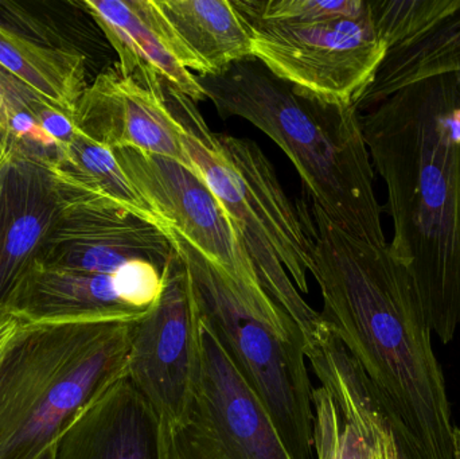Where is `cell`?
<instances>
[{
  "instance_id": "1",
  "label": "cell",
  "mask_w": 460,
  "mask_h": 459,
  "mask_svg": "<svg viewBox=\"0 0 460 459\" xmlns=\"http://www.w3.org/2000/svg\"><path fill=\"white\" fill-rule=\"evenodd\" d=\"M311 275L321 315L427 459H453L454 428L442 368L418 286L389 242L373 245L332 223L313 204Z\"/></svg>"
},
{
  "instance_id": "2",
  "label": "cell",
  "mask_w": 460,
  "mask_h": 459,
  "mask_svg": "<svg viewBox=\"0 0 460 459\" xmlns=\"http://www.w3.org/2000/svg\"><path fill=\"white\" fill-rule=\"evenodd\" d=\"M388 191L392 251L418 286L432 333L460 326V75L411 84L361 115Z\"/></svg>"
},
{
  "instance_id": "3",
  "label": "cell",
  "mask_w": 460,
  "mask_h": 459,
  "mask_svg": "<svg viewBox=\"0 0 460 459\" xmlns=\"http://www.w3.org/2000/svg\"><path fill=\"white\" fill-rule=\"evenodd\" d=\"M197 78L221 118L249 121L283 150L313 204L334 225L373 245L388 243L361 113L353 102L302 91L256 58Z\"/></svg>"
},
{
  "instance_id": "4",
  "label": "cell",
  "mask_w": 460,
  "mask_h": 459,
  "mask_svg": "<svg viewBox=\"0 0 460 459\" xmlns=\"http://www.w3.org/2000/svg\"><path fill=\"white\" fill-rule=\"evenodd\" d=\"M164 92L194 172L226 209L262 290L296 323L307 349L326 325L300 296L313 269V216L302 202L292 204L256 143L210 131L196 102L170 86Z\"/></svg>"
},
{
  "instance_id": "5",
  "label": "cell",
  "mask_w": 460,
  "mask_h": 459,
  "mask_svg": "<svg viewBox=\"0 0 460 459\" xmlns=\"http://www.w3.org/2000/svg\"><path fill=\"white\" fill-rule=\"evenodd\" d=\"M137 321L22 322L0 357V459H40L128 376Z\"/></svg>"
},
{
  "instance_id": "6",
  "label": "cell",
  "mask_w": 460,
  "mask_h": 459,
  "mask_svg": "<svg viewBox=\"0 0 460 459\" xmlns=\"http://www.w3.org/2000/svg\"><path fill=\"white\" fill-rule=\"evenodd\" d=\"M182 259L202 326L215 337L275 423L292 459L313 458V388L305 340L270 298L166 228Z\"/></svg>"
},
{
  "instance_id": "7",
  "label": "cell",
  "mask_w": 460,
  "mask_h": 459,
  "mask_svg": "<svg viewBox=\"0 0 460 459\" xmlns=\"http://www.w3.org/2000/svg\"><path fill=\"white\" fill-rule=\"evenodd\" d=\"M245 21L253 58L276 77L334 102L356 104L388 51L369 7L358 18Z\"/></svg>"
},
{
  "instance_id": "8",
  "label": "cell",
  "mask_w": 460,
  "mask_h": 459,
  "mask_svg": "<svg viewBox=\"0 0 460 459\" xmlns=\"http://www.w3.org/2000/svg\"><path fill=\"white\" fill-rule=\"evenodd\" d=\"M201 366L202 323L188 269L175 253L161 296L135 322L128 379L174 431L193 403Z\"/></svg>"
},
{
  "instance_id": "9",
  "label": "cell",
  "mask_w": 460,
  "mask_h": 459,
  "mask_svg": "<svg viewBox=\"0 0 460 459\" xmlns=\"http://www.w3.org/2000/svg\"><path fill=\"white\" fill-rule=\"evenodd\" d=\"M172 445L175 459H292L267 410L204 326L199 388Z\"/></svg>"
},
{
  "instance_id": "10",
  "label": "cell",
  "mask_w": 460,
  "mask_h": 459,
  "mask_svg": "<svg viewBox=\"0 0 460 459\" xmlns=\"http://www.w3.org/2000/svg\"><path fill=\"white\" fill-rule=\"evenodd\" d=\"M53 172L61 213L37 263L112 275L129 261L147 260L166 271L177 253L166 229Z\"/></svg>"
},
{
  "instance_id": "11",
  "label": "cell",
  "mask_w": 460,
  "mask_h": 459,
  "mask_svg": "<svg viewBox=\"0 0 460 459\" xmlns=\"http://www.w3.org/2000/svg\"><path fill=\"white\" fill-rule=\"evenodd\" d=\"M115 151L127 177L164 224L223 266L241 285L267 296L241 248L229 216L191 167L132 148Z\"/></svg>"
},
{
  "instance_id": "12",
  "label": "cell",
  "mask_w": 460,
  "mask_h": 459,
  "mask_svg": "<svg viewBox=\"0 0 460 459\" xmlns=\"http://www.w3.org/2000/svg\"><path fill=\"white\" fill-rule=\"evenodd\" d=\"M75 123L89 139L105 147L166 156L193 169L164 92L121 75L118 65L102 70L89 84L75 107Z\"/></svg>"
},
{
  "instance_id": "13",
  "label": "cell",
  "mask_w": 460,
  "mask_h": 459,
  "mask_svg": "<svg viewBox=\"0 0 460 459\" xmlns=\"http://www.w3.org/2000/svg\"><path fill=\"white\" fill-rule=\"evenodd\" d=\"M75 4L115 49L121 75L159 93L166 85L193 102L207 99L194 75H202V67L177 40L155 0H81Z\"/></svg>"
},
{
  "instance_id": "14",
  "label": "cell",
  "mask_w": 460,
  "mask_h": 459,
  "mask_svg": "<svg viewBox=\"0 0 460 459\" xmlns=\"http://www.w3.org/2000/svg\"><path fill=\"white\" fill-rule=\"evenodd\" d=\"M53 459H175L172 430L126 376L70 423Z\"/></svg>"
},
{
  "instance_id": "15",
  "label": "cell",
  "mask_w": 460,
  "mask_h": 459,
  "mask_svg": "<svg viewBox=\"0 0 460 459\" xmlns=\"http://www.w3.org/2000/svg\"><path fill=\"white\" fill-rule=\"evenodd\" d=\"M61 207L51 167L27 156H5L0 166V307L40 260Z\"/></svg>"
},
{
  "instance_id": "16",
  "label": "cell",
  "mask_w": 460,
  "mask_h": 459,
  "mask_svg": "<svg viewBox=\"0 0 460 459\" xmlns=\"http://www.w3.org/2000/svg\"><path fill=\"white\" fill-rule=\"evenodd\" d=\"M26 322L134 321L146 313L124 304L112 275L73 271L35 263L7 305Z\"/></svg>"
},
{
  "instance_id": "17",
  "label": "cell",
  "mask_w": 460,
  "mask_h": 459,
  "mask_svg": "<svg viewBox=\"0 0 460 459\" xmlns=\"http://www.w3.org/2000/svg\"><path fill=\"white\" fill-rule=\"evenodd\" d=\"M77 127L66 110L0 66V147L46 166L58 164Z\"/></svg>"
},
{
  "instance_id": "18",
  "label": "cell",
  "mask_w": 460,
  "mask_h": 459,
  "mask_svg": "<svg viewBox=\"0 0 460 459\" xmlns=\"http://www.w3.org/2000/svg\"><path fill=\"white\" fill-rule=\"evenodd\" d=\"M183 49L202 75L226 72L253 58L251 30L233 0H155Z\"/></svg>"
},
{
  "instance_id": "19",
  "label": "cell",
  "mask_w": 460,
  "mask_h": 459,
  "mask_svg": "<svg viewBox=\"0 0 460 459\" xmlns=\"http://www.w3.org/2000/svg\"><path fill=\"white\" fill-rule=\"evenodd\" d=\"M451 73L460 75V0L431 29L386 51L372 83L357 100V110L367 112L411 84Z\"/></svg>"
},
{
  "instance_id": "20",
  "label": "cell",
  "mask_w": 460,
  "mask_h": 459,
  "mask_svg": "<svg viewBox=\"0 0 460 459\" xmlns=\"http://www.w3.org/2000/svg\"><path fill=\"white\" fill-rule=\"evenodd\" d=\"M0 66L75 118L89 83L85 56L78 49H57L0 27Z\"/></svg>"
},
{
  "instance_id": "21",
  "label": "cell",
  "mask_w": 460,
  "mask_h": 459,
  "mask_svg": "<svg viewBox=\"0 0 460 459\" xmlns=\"http://www.w3.org/2000/svg\"><path fill=\"white\" fill-rule=\"evenodd\" d=\"M54 172L77 185L96 191L124 209L164 228L153 207L135 189L112 148L89 139L77 128Z\"/></svg>"
},
{
  "instance_id": "22",
  "label": "cell",
  "mask_w": 460,
  "mask_h": 459,
  "mask_svg": "<svg viewBox=\"0 0 460 459\" xmlns=\"http://www.w3.org/2000/svg\"><path fill=\"white\" fill-rule=\"evenodd\" d=\"M313 446L318 459H377L378 436L370 439L322 385L313 391Z\"/></svg>"
},
{
  "instance_id": "23",
  "label": "cell",
  "mask_w": 460,
  "mask_h": 459,
  "mask_svg": "<svg viewBox=\"0 0 460 459\" xmlns=\"http://www.w3.org/2000/svg\"><path fill=\"white\" fill-rule=\"evenodd\" d=\"M373 26L386 48L408 42L450 15L459 0H367Z\"/></svg>"
},
{
  "instance_id": "24",
  "label": "cell",
  "mask_w": 460,
  "mask_h": 459,
  "mask_svg": "<svg viewBox=\"0 0 460 459\" xmlns=\"http://www.w3.org/2000/svg\"><path fill=\"white\" fill-rule=\"evenodd\" d=\"M245 18L257 21L295 22L358 18L367 11V0H233Z\"/></svg>"
},
{
  "instance_id": "25",
  "label": "cell",
  "mask_w": 460,
  "mask_h": 459,
  "mask_svg": "<svg viewBox=\"0 0 460 459\" xmlns=\"http://www.w3.org/2000/svg\"><path fill=\"white\" fill-rule=\"evenodd\" d=\"M31 3L0 2V27L26 40L57 49H75L59 32L48 11L35 10Z\"/></svg>"
},
{
  "instance_id": "26",
  "label": "cell",
  "mask_w": 460,
  "mask_h": 459,
  "mask_svg": "<svg viewBox=\"0 0 460 459\" xmlns=\"http://www.w3.org/2000/svg\"><path fill=\"white\" fill-rule=\"evenodd\" d=\"M164 272L151 261L132 260L118 269L113 278L124 304L147 313L164 290Z\"/></svg>"
},
{
  "instance_id": "27",
  "label": "cell",
  "mask_w": 460,
  "mask_h": 459,
  "mask_svg": "<svg viewBox=\"0 0 460 459\" xmlns=\"http://www.w3.org/2000/svg\"><path fill=\"white\" fill-rule=\"evenodd\" d=\"M389 452L392 459H427L421 453L418 442L405 428L396 412L388 406Z\"/></svg>"
},
{
  "instance_id": "28",
  "label": "cell",
  "mask_w": 460,
  "mask_h": 459,
  "mask_svg": "<svg viewBox=\"0 0 460 459\" xmlns=\"http://www.w3.org/2000/svg\"><path fill=\"white\" fill-rule=\"evenodd\" d=\"M23 320L8 306L0 307V357L7 349L13 337L18 331Z\"/></svg>"
},
{
  "instance_id": "29",
  "label": "cell",
  "mask_w": 460,
  "mask_h": 459,
  "mask_svg": "<svg viewBox=\"0 0 460 459\" xmlns=\"http://www.w3.org/2000/svg\"><path fill=\"white\" fill-rule=\"evenodd\" d=\"M389 419H388V410H386V419L384 423L383 428H381L380 436L377 439V455L378 459H392L391 452H389Z\"/></svg>"
},
{
  "instance_id": "30",
  "label": "cell",
  "mask_w": 460,
  "mask_h": 459,
  "mask_svg": "<svg viewBox=\"0 0 460 459\" xmlns=\"http://www.w3.org/2000/svg\"><path fill=\"white\" fill-rule=\"evenodd\" d=\"M460 459V428H454V457Z\"/></svg>"
},
{
  "instance_id": "31",
  "label": "cell",
  "mask_w": 460,
  "mask_h": 459,
  "mask_svg": "<svg viewBox=\"0 0 460 459\" xmlns=\"http://www.w3.org/2000/svg\"><path fill=\"white\" fill-rule=\"evenodd\" d=\"M40 459H53V449L46 452L45 455H43Z\"/></svg>"
},
{
  "instance_id": "32",
  "label": "cell",
  "mask_w": 460,
  "mask_h": 459,
  "mask_svg": "<svg viewBox=\"0 0 460 459\" xmlns=\"http://www.w3.org/2000/svg\"><path fill=\"white\" fill-rule=\"evenodd\" d=\"M5 154L3 153L2 147H0V166H2L3 161H4Z\"/></svg>"
}]
</instances>
